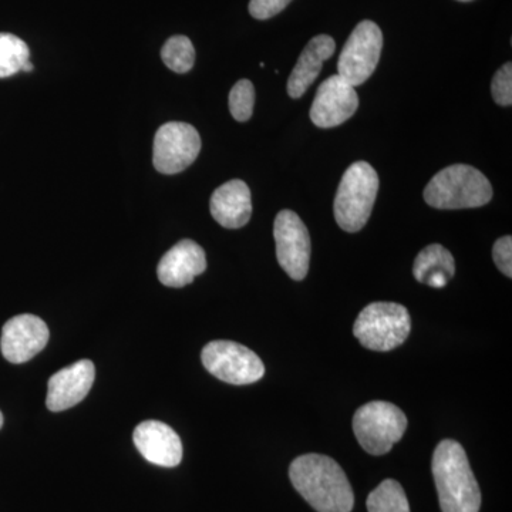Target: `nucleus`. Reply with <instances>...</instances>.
Here are the masks:
<instances>
[{"instance_id":"obj_25","label":"nucleus","mask_w":512,"mask_h":512,"mask_svg":"<svg viewBox=\"0 0 512 512\" xmlns=\"http://www.w3.org/2000/svg\"><path fill=\"white\" fill-rule=\"evenodd\" d=\"M493 258L495 265L508 278H512V238L510 235L498 239L494 244Z\"/></svg>"},{"instance_id":"obj_2","label":"nucleus","mask_w":512,"mask_h":512,"mask_svg":"<svg viewBox=\"0 0 512 512\" xmlns=\"http://www.w3.org/2000/svg\"><path fill=\"white\" fill-rule=\"evenodd\" d=\"M441 511L480 512L481 491L466 450L454 440H443L431 461Z\"/></svg>"},{"instance_id":"obj_7","label":"nucleus","mask_w":512,"mask_h":512,"mask_svg":"<svg viewBox=\"0 0 512 512\" xmlns=\"http://www.w3.org/2000/svg\"><path fill=\"white\" fill-rule=\"evenodd\" d=\"M202 365L212 376L222 382L245 386L261 380L265 375V366L261 357L229 340H214L208 343L201 353Z\"/></svg>"},{"instance_id":"obj_3","label":"nucleus","mask_w":512,"mask_h":512,"mask_svg":"<svg viewBox=\"0 0 512 512\" xmlns=\"http://www.w3.org/2000/svg\"><path fill=\"white\" fill-rule=\"evenodd\" d=\"M493 198L490 181L477 168L454 164L431 178L424 188V200L439 210H464L488 204Z\"/></svg>"},{"instance_id":"obj_8","label":"nucleus","mask_w":512,"mask_h":512,"mask_svg":"<svg viewBox=\"0 0 512 512\" xmlns=\"http://www.w3.org/2000/svg\"><path fill=\"white\" fill-rule=\"evenodd\" d=\"M383 50V33L372 20L353 30L339 56L338 74L352 86H360L375 73Z\"/></svg>"},{"instance_id":"obj_5","label":"nucleus","mask_w":512,"mask_h":512,"mask_svg":"<svg viewBox=\"0 0 512 512\" xmlns=\"http://www.w3.org/2000/svg\"><path fill=\"white\" fill-rule=\"evenodd\" d=\"M412 319L399 303L375 302L357 316L353 333L360 345L375 352L399 348L409 338Z\"/></svg>"},{"instance_id":"obj_22","label":"nucleus","mask_w":512,"mask_h":512,"mask_svg":"<svg viewBox=\"0 0 512 512\" xmlns=\"http://www.w3.org/2000/svg\"><path fill=\"white\" fill-rule=\"evenodd\" d=\"M255 106L254 84L247 79L239 80L229 93V111L239 123H245L252 117Z\"/></svg>"},{"instance_id":"obj_10","label":"nucleus","mask_w":512,"mask_h":512,"mask_svg":"<svg viewBox=\"0 0 512 512\" xmlns=\"http://www.w3.org/2000/svg\"><path fill=\"white\" fill-rule=\"evenodd\" d=\"M274 237L279 265L293 281L306 278L311 264V235L298 214L284 210L275 218Z\"/></svg>"},{"instance_id":"obj_28","label":"nucleus","mask_w":512,"mask_h":512,"mask_svg":"<svg viewBox=\"0 0 512 512\" xmlns=\"http://www.w3.org/2000/svg\"><path fill=\"white\" fill-rule=\"evenodd\" d=\"M458 2H473V0H458Z\"/></svg>"},{"instance_id":"obj_12","label":"nucleus","mask_w":512,"mask_h":512,"mask_svg":"<svg viewBox=\"0 0 512 512\" xmlns=\"http://www.w3.org/2000/svg\"><path fill=\"white\" fill-rule=\"evenodd\" d=\"M49 328L35 315H18L9 319L2 329L0 349L10 363L20 365L29 362L37 353L42 352L49 342Z\"/></svg>"},{"instance_id":"obj_11","label":"nucleus","mask_w":512,"mask_h":512,"mask_svg":"<svg viewBox=\"0 0 512 512\" xmlns=\"http://www.w3.org/2000/svg\"><path fill=\"white\" fill-rule=\"evenodd\" d=\"M359 109L355 86L335 74L320 84L311 107V120L316 127L332 128L348 121Z\"/></svg>"},{"instance_id":"obj_23","label":"nucleus","mask_w":512,"mask_h":512,"mask_svg":"<svg viewBox=\"0 0 512 512\" xmlns=\"http://www.w3.org/2000/svg\"><path fill=\"white\" fill-rule=\"evenodd\" d=\"M491 94L495 103L500 106L510 107L512 104V64L505 63L491 82Z\"/></svg>"},{"instance_id":"obj_18","label":"nucleus","mask_w":512,"mask_h":512,"mask_svg":"<svg viewBox=\"0 0 512 512\" xmlns=\"http://www.w3.org/2000/svg\"><path fill=\"white\" fill-rule=\"evenodd\" d=\"M456 272L453 255L443 245H429L417 255L413 275L420 284L444 288Z\"/></svg>"},{"instance_id":"obj_21","label":"nucleus","mask_w":512,"mask_h":512,"mask_svg":"<svg viewBox=\"0 0 512 512\" xmlns=\"http://www.w3.org/2000/svg\"><path fill=\"white\" fill-rule=\"evenodd\" d=\"M161 59L175 73H188L194 67L195 49L187 36H173L165 42Z\"/></svg>"},{"instance_id":"obj_9","label":"nucleus","mask_w":512,"mask_h":512,"mask_svg":"<svg viewBox=\"0 0 512 512\" xmlns=\"http://www.w3.org/2000/svg\"><path fill=\"white\" fill-rule=\"evenodd\" d=\"M201 151L197 128L171 121L163 124L154 137L153 163L158 173L173 175L187 170Z\"/></svg>"},{"instance_id":"obj_19","label":"nucleus","mask_w":512,"mask_h":512,"mask_svg":"<svg viewBox=\"0 0 512 512\" xmlns=\"http://www.w3.org/2000/svg\"><path fill=\"white\" fill-rule=\"evenodd\" d=\"M369 512H410L409 501L402 485L396 480H384L367 497Z\"/></svg>"},{"instance_id":"obj_1","label":"nucleus","mask_w":512,"mask_h":512,"mask_svg":"<svg viewBox=\"0 0 512 512\" xmlns=\"http://www.w3.org/2000/svg\"><path fill=\"white\" fill-rule=\"evenodd\" d=\"M293 487L318 512H350L355 494L348 476L333 458L305 454L289 467Z\"/></svg>"},{"instance_id":"obj_4","label":"nucleus","mask_w":512,"mask_h":512,"mask_svg":"<svg viewBox=\"0 0 512 512\" xmlns=\"http://www.w3.org/2000/svg\"><path fill=\"white\" fill-rule=\"evenodd\" d=\"M379 175L366 161H357L343 174L335 198V218L346 232H359L372 215Z\"/></svg>"},{"instance_id":"obj_16","label":"nucleus","mask_w":512,"mask_h":512,"mask_svg":"<svg viewBox=\"0 0 512 512\" xmlns=\"http://www.w3.org/2000/svg\"><path fill=\"white\" fill-rule=\"evenodd\" d=\"M211 215L221 227L238 229L251 220V190L244 181L231 180L214 191L210 201Z\"/></svg>"},{"instance_id":"obj_17","label":"nucleus","mask_w":512,"mask_h":512,"mask_svg":"<svg viewBox=\"0 0 512 512\" xmlns=\"http://www.w3.org/2000/svg\"><path fill=\"white\" fill-rule=\"evenodd\" d=\"M333 37L319 35L313 37L299 56L288 80V94L292 99H301L322 72L323 63L335 53Z\"/></svg>"},{"instance_id":"obj_26","label":"nucleus","mask_w":512,"mask_h":512,"mask_svg":"<svg viewBox=\"0 0 512 512\" xmlns=\"http://www.w3.org/2000/svg\"><path fill=\"white\" fill-rule=\"evenodd\" d=\"M22 72L30 73L33 72V64L29 62L25 63V66L22 67Z\"/></svg>"},{"instance_id":"obj_20","label":"nucleus","mask_w":512,"mask_h":512,"mask_svg":"<svg viewBox=\"0 0 512 512\" xmlns=\"http://www.w3.org/2000/svg\"><path fill=\"white\" fill-rule=\"evenodd\" d=\"M29 47L20 37L0 33V79L13 76L29 62Z\"/></svg>"},{"instance_id":"obj_15","label":"nucleus","mask_w":512,"mask_h":512,"mask_svg":"<svg viewBox=\"0 0 512 512\" xmlns=\"http://www.w3.org/2000/svg\"><path fill=\"white\" fill-rule=\"evenodd\" d=\"M205 269L207 256L204 249L191 239H183L161 258L157 275L161 284L168 288H183L204 274Z\"/></svg>"},{"instance_id":"obj_14","label":"nucleus","mask_w":512,"mask_h":512,"mask_svg":"<svg viewBox=\"0 0 512 512\" xmlns=\"http://www.w3.org/2000/svg\"><path fill=\"white\" fill-rule=\"evenodd\" d=\"M134 444L141 456L160 467H177L183 460L180 436L163 421L148 420L138 424Z\"/></svg>"},{"instance_id":"obj_24","label":"nucleus","mask_w":512,"mask_h":512,"mask_svg":"<svg viewBox=\"0 0 512 512\" xmlns=\"http://www.w3.org/2000/svg\"><path fill=\"white\" fill-rule=\"evenodd\" d=\"M292 0H251L249 2V13L252 18L268 20L279 15Z\"/></svg>"},{"instance_id":"obj_27","label":"nucleus","mask_w":512,"mask_h":512,"mask_svg":"<svg viewBox=\"0 0 512 512\" xmlns=\"http://www.w3.org/2000/svg\"><path fill=\"white\" fill-rule=\"evenodd\" d=\"M3 426V414L0 412V429H2Z\"/></svg>"},{"instance_id":"obj_13","label":"nucleus","mask_w":512,"mask_h":512,"mask_svg":"<svg viewBox=\"0 0 512 512\" xmlns=\"http://www.w3.org/2000/svg\"><path fill=\"white\" fill-rule=\"evenodd\" d=\"M96 379L92 360H79L59 370L47 383L46 406L50 412H64L86 399Z\"/></svg>"},{"instance_id":"obj_6","label":"nucleus","mask_w":512,"mask_h":512,"mask_svg":"<svg viewBox=\"0 0 512 512\" xmlns=\"http://www.w3.org/2000/svg\"><path fill=\"white\" fill-rule=\"evenodd\" d=\"M407 429L406 414L389 402H370L353 417V431L360 446L372 456H383L402 440Z\"/></svg>"}]
</instances>
